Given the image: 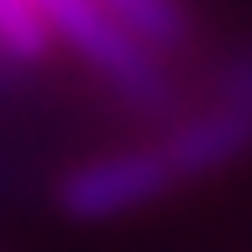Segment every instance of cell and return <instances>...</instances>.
<instances>
[{"label":"cell","instance_id":"obj_1","mask_svg":"<svg viewBox=\"0 0 252 252\" xmlns=\"http://www.w3.org/2000/svg\"><path fill=\"white\" fill-rule=\"evenodd\" d=\"M168 194H179V179H173L158 137L90 153L68 163L63 179L53 184V200L74 226H110V220L142 216V210L163 205Z\"/></svg>","mask_w":252,"mask_h":252},{"label":"cell","instance_id":"obj_2","mask_svg":"<svg viewBox=\"0 0 252 252\" xmlns=\"http://www.w3.org/2000/svg\"><path fill=\"white\" fill-rule=\"evenodd\" d=\"M158 147L168 158L179 189L205 184L210 173H226L242 158H252V110L231 105V100H210V105L179 116L168 131H158Z\"/></svg>","mask_w":252,"mask_h":252},{"label":"cell","instance_id":"obj_3","mask_svg":"<svg viewBox=\"0 0 252 252\" xmlns=\"http://www.w3.org/2000/svg\"><path fill=\"white\" fill-rule=\"evenodd\" d=\"M94 5H100L116 27H126L142 47H153V53H179V47L189 42L184 0H94Z\"/></svg>","mask_w":252,"mask_h":252},{"label":"cell","instance_id":"obj_4","mask_svg":"<svg viewBox=\"0 0 252 252\" xmlns=\"http://www.w3.org/2000/svg\"><path fill=\"white\" fill-rule=\"evenodd\" d=\"M47 27H42V16L32 11V0H0V53L5 58H42L47 53Z\"/></svg>","mask_w":252,"mask_h":252},{"label":"cell","instance_id":"obj_5","mask_svg":"<svg viewBox=\"0 0 252 252\" xmlns=\"http://www.w3.org/2000/svg\"><path fill=\"white\" fill-rule=\"evenodd\" d=\"M216 100H231V105L252 110V47H247V53H236V58L220 68V79H216Z\"/></svg>","mask_w":252,"mask_h":252}]
</instances>
